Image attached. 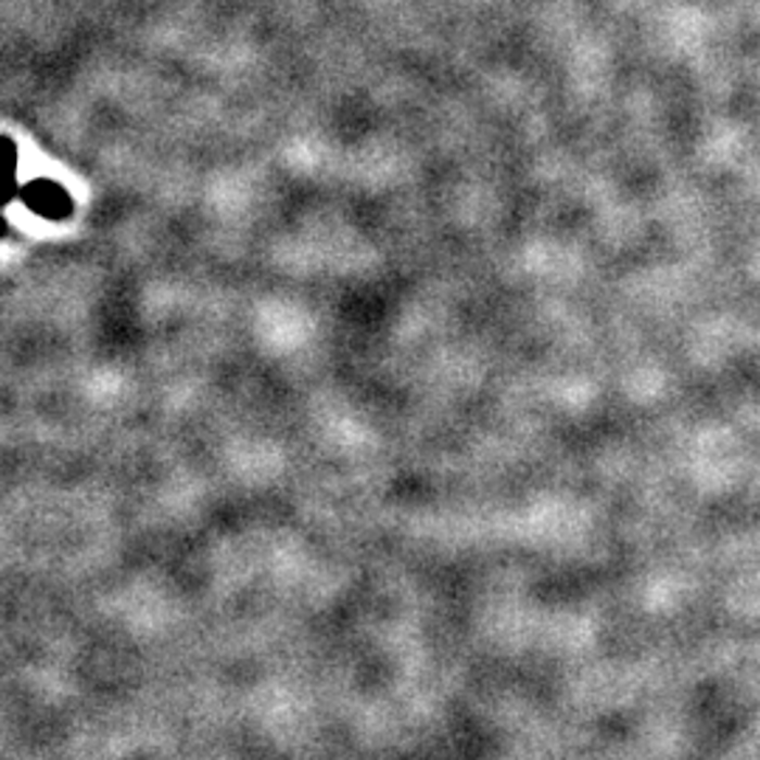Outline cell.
Segmentation results:
<instances>
[{"instance_id":"cell-1","label":"cell","mask_w":760,"mask_h":760,"mask_svg":"<svg viewBox=\"0 0 760 760\" xmlns=\"http://www.w3.org/2000/svg\"><path fill=\"white\" fill-rule=\"evenodd\" d=\"M21 198L31 212H37V215L46 217V220H65V217L71 215V208H74L68 192H65L60 183L46 178L26 183Z\"/></svg>"},{"instance_id":"cell-2","label":"cell","mask_w":760,"mask_h":760,"mask_svg":"<svg viewBox=\"0 0 760 760\" xmlns=\"http://www.w3.org/2000/svg\"><path fill=\"white\" fill-rule=\"evenodd\" d=\"M17 192V147L12 139L0 136V206Z\"/></svg>"},{"instance_id":"cell-3","label":"cell","mask_w":760,"mask_h":760,"mask_svg":"<svg viewBox=\"0 0 760 760\" xmlns=\"http://www.w3.org/2000/svg\"><path fill=\"white\" fill-rule=\"evenodd\" d=\"M3 231H7V220L0 217V237H3Z\"/></svg>"}]
</instances>
